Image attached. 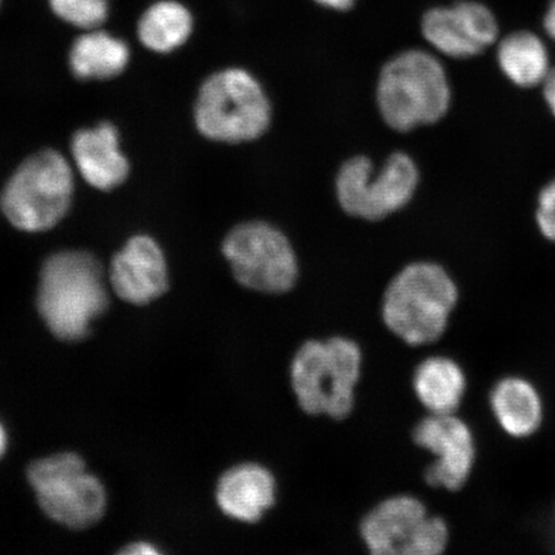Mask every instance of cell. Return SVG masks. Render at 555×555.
I'll use <instances>...</instances> for the list:
<instances>
[{
    "label": "cell",
    "mask_w": 555,
    "mask_h": 555,
    "mask_svg": "<svg viewBox=\"0 0 555 555\" xmlns=\"http://www.w3.org/2000/svg\"><path fill=\"white\" fill-rule=\"evenodd\" d=\"M457 301L460 289L446 268L416 261L388 284L382 298V321L409 346L431 345L447 332Z\"/></svg>",
    "instance_id": "obj_1"
},
{
    "label": "cell",
    "mask_w": 555,
    "mask_h": 555,
    "mask_svg": "<svg viewBox=\"0 0 555 555\" xmlns=\"http://www.w3.org/2000/svg\"><path fill=\"white\" fill-rule=\"evenodd\" d=\"M107 305L101 263L93 255L64 251L46 260L40 273L38 309L55 337L80 341Z\"/></svg>",
    "instance_id": "obj_2"
},
{
    "label": "cell",
    "mask_w": 555,
    "mask_h": 555,
    "mask_svg": "<svg viewBox=\"0 0 555 555\" xmlns=\"http://www.w3.org/2000/svg\"><path fill=\"white\" fill-rule=\"evenodd\" d=\"M362 364V350L350 338L337 336L304 343L289 366L291 387L298 406L309 415L346 420L356 406Z\"/></svg>",
    "instance_id": "obj_3"
},
{
    "label": "cell",
    "mask_w": 555,
    "mask_h": 555,
    "mask_svg": "<svg viewBox=\"0 0 555 555\" xmlns=\"http://www.w3.org/2000/svg\"><path fill=\"white\" fill-rule=\"evenodd\" d=\"M377 103L385 122L400 133L440 121L451 103L446 68L426 51L395 55L380 69Z\"/></svg>",
    "instance_id": "obj_4"
},
{
    "label": "cell",
    "mask_w": 555,
    "mask_h": 555,
    "mask_svg": "<svg viewBox=\"0 0 555 555\" xmlns=\"http://www.w3.org/2000/svg\"><path fill=\"white\" fill-rule=\"evenodd\" d=\"M201 134L210 141L238 144L266 134L272 106L259 80L246 69L231 67L205 80L194 106Z\"/></svg>",
    "instance_id": "obj_5"
},
{
    "label": "cell",
    "mask_w": 555,
    "mask_h": 555,
    "mask_svg": "<svg viewBox=\"0 0 555 555\" xmlns=\"http://www.w3.org/2000/svg\"><path fill=\"white\" fill-rule=\"evenodd\" d=\"M74 173L65 156L46 150L30 156L7 182L0 208L10 223L27 233L50 231L72 206Z\"/></svg>",
    "instance_id": "obj_6"
},
{
    "label": "cell",
    "mask_w": 555,
    "mask_h": 555,
    "mask_svg": "<svg viewBox=\"0 0 555 555\" xmlns=\"http://www.w3.org/2000/svg\"><path fill=\"white\" fill-rule=\"evenodd\" d=\"M418 184L420 170L413 158L397 152L379 171L365 156L347 159L337 173L336 192L345 212L376 221L411 203Z\"/></svg>",
    "instance_id": "obj_7"
},
{
    "label": "cell",
    "mask_w": 555,
    "mask_h": 555,
    "mask_svg": "<svg viewBox=\"0 0 555 555\" xmlns=\"http://www.w3.org/2000/svg\"><path fill=\"white\" fill-rule=\"evenodd\" d=\"M223 254L241 286L266 295L295 287L297 256L286 234L266 221H247L228 233Z\"/></svg>",
    "instance_id": "obj_8"
},
{
    "label": "cell",
    "mask_w": 555,
    "mask_h": 555,
    "mask_svg": "<svg viewBox=\"0 0 555 555\" xmlns=\"http://www.w3.org/2000/svg\"><path fill=\"white\" fill-rule=\"evenodd\" d=\"M27 477L41 509L55 522L80 530L103 516L106 491L79 455L64 453L35 462Z\"/></svg>",
    "instance_id": "obj_9"
},
{
    "label": "cell",
    "mask_w": 555,
    "mask_h": 555,
    "mask_svg": "<svg viewBox=\"0 0 555 555\" xmlns=\"http://www.w3.org/2000/svg\"><path fill=\"white\" fill-rule=\"evenodd\" d=\"M360 537L373 555H440L450 543L446 519L429 516L426 505L411 495L374 506L360 522Z\"/></svg>",
    "instance_id": "obj_10"
},
{
    "label": "cell",
    "mask_w": 555,
    "mask_h": 555,
    "mask_svg": "<svg viewBox=\"0 0 555 555\" xmlns=\"http://www.w3.org/2000/svg\"><path fill=\"white\" fill-rule=\"evenodd\" d=\"M416 447L436 460L425 470V481L435 489L460 491L476 463V441L470 427L455 414H428L413 429Z\"/></svg>",
    "instance_id": "obj_11"
},
{
    "label": "cell",
    "mask_w": 555,
    "mask_h": 555,
    "mask_svg": "<svg viewBox=\"0 0 555 555\" xmlns=\"http://www.w3.org/2000/svg\"><path fill=\"white\" fill-rule=\"evenodd\" d=\"M422 34L448 57L470 59L495 43L499 27L488 7L462 0L429 10L422 20Z\"/></svg>",
    "instance_id": "obj_12"
},
{
    "label": "cell",
    "mask_w": 555,
    "mask_h": 555,
    "mask_svg": "<svg viewBox=\"0 0 555 555\" xmlns=\"http://www.w3.org/2000/svg\"><path fill=\"white\" fill-rule=\"evenodd\" d=\"M168 266L158 243L150 235H134L109 268L111 286L122 300L145 305L168 289Z\"/></svg>",
    "instance_id": "obj_13"
},
{
    "label": "cell",
    "mask_w": 555,
    "mask_h": 555,
    "mask_svg": "<svg viewBox=\"0 0 555 555\" xmlns=\"http://www.w3.org/2000/svg\"><path fill=\"white\" fill-rule=\"evenodd\" d=\"M276 501L275 477L259 463H242L228 469L217 485V503L229 518L243 524L261 520Z\"/></svg>",
    "instance_id": "obj_14"
},
{
    "label": "cell",
    "mask_w": 555,
    "mask_h": 555,
    "mask_svg": "<svg viewBox=\"0 0 555 555\" xmlns=\"http://www.w3.org/2000/svg\"><path fill=\"white\" fill-rule=\"evenodd\" d=\"M72 152L81 177L96 190H114L129 176V162L120 151L119 131L113 124L79 130L73 138Z\"/></svg>",
    "instance_id": "obj_15"
},
{
    "label": "cell",
    "mask_w": 555,
    "mask_h": 555,
    "mask_svg": "<svg viewBox=\"0 0 555 555\" xmlns=\"http://www.w3.org/2000/svg\"><path fill=\"white\" fill-rule=\"evenodd\" d=\"M492 415L505 435L529 439L544 423V400L533 382L522 376H505L490 391Z\"/></svg>",
    "instance_id": "obj_16"
},
{
    "label": "cell",
    "mask_w": 555,
    "mask_h": 555,
    "mask_svg": "<svg viewBox=\"0 0 555 555\" xmlns=\"http://www.w3.org/2000/svg\"><path fill=\"white\" fill-rule=\"evenodd\" d=\"M130 47L113 33L96 27L82 31L73 41L68 65L80 80H108L125 72Z\"/></svg>",
    "instance_id": "obj_17"
},
{
    "label": "cell",
    "mask_w": 555,
    "mask_h": 555,
    "mask_svg": "<svg viewBox=\"0 0 555 555\" xmlns=\"http://www.w3.org/2000/svg\"><path fill=\"white\" fill-rule=\"evenodd\" d=\"M413 388L429 414H455L467 392V377L454 359L431 357L415 367Z\"/></svg>",
    "instance_id": "obj_18"
},
{
    "label": "cell",
    "mask_w": 555,
    "mask_h": 555,
    "mask_svg": "<svg viewBox=\"0 0 555 555\" xmlns=\"http://www.w3.org/2000/svg\"><path fill=\"white\" fill-rule=\"evenodd\" d=\"M194 16L182 0H151L137 21V37L149 51L168 54L186 44Z\"/></svg>",
    "instance_id": "obj_19"
},
{
    "label": "cell",
    "mask_w": 555,
    "mask_h": 555,
    "mask_svg": "<svg viewBox=\"0 0 555 555\" xmlns=\"http://www.w3.org/2000/svg\"><path fill=\"white\" fill-rule=\"evenodd\" d=\"M498 62L506 78L522 88L543 85L552 68L543 40L530 31L505 37L498 47Z\"/></svg>",
    "instance_id": "obj_20"
},
{
    "label": "cell",
    "mask_w": 555,
    "mask_h": 555,
    "mask_svg": "<svg viewBox=\"0 0 555 555\" xmlns=\"http://www.w3.org/2000/svg\"><path fill=\"white\" fill-rule=\"evenodd\" d=\"M52 15L81 31L96 29L107 23L114 0H46Z\"/></svg>",
    "instance_id": "obj_21"
},
{
    "label": "cell",
    "mask_w": 555,
    "mask_h": 555,
    "mask_svg": "<svg viewBox=\"0 0 555 555\" xmlns=\"http://www.w3.org/2000/svg\"><path fill=\"white\" fill-rule=\"evenodd\" d=\"M537 220L544 237L555 242V179L540 193Z\"/></svg>",
    "instance_id": "obj_22"
},
{
    "label": "cell",
    "mask_w": 555,
    "mask_h": 555,
    "mask_svg": "<svg viewBox=\"0 0 555 555\" xmlns=\"http://www.w3.org/2000/svg\"><path fill=\"white\" fill-rule=\"evenodd\" d=\"M544 99L550 106L552 114L555 116V67L551 68L544 82Z\"/></svg>",
    "instance_id": "obj_23"
},
{
    "label": "cell",
    "mask_w": 555,
    "mask_h": 555,
    "mask_svg": "<svg viewBox=\"0 0 555 555\" xmlns=\"http://www.w3.org/2000/svg\"><path fill=\"white\" fill-rule=\"evenodd\" d=\"M315 3L325 7V9L335 11L350 10L357 0H314Z\"/></svg>",
    "instance_id": "obj_24"
},
{
    "label": "cell",
    "mask_w": 555,
    "mask_h": 555,
    "mask_svg": "<svg viewBox=\"0 0 555 555\" xmlns=\"http://www.w3.org/2000/svg\"><path fill=\"white\" fill-rule=\"evenodd\" d=\"M544 27L546 33L550 34V37L555 40V0H553L550 9H547L544 18Z\"/></svg>",
    "instance_id": "obj_25"
},
{
    "label": "cell",
    "mask_w": 555,
    "mask_h": 555,
    "mask_svg": "<svg viewBox=\"0 0 555 555\" xmlns=\"http://www.w3.org/2000/svg\"><path fill=\"white\" fill-rule=\"evenodd\" d=\"M124 553L127 554H157V550L154 546H151L150 544H133L128 547V550H125Z\"/></svg>",
    "instance_id": "obj_26"
},
{
    "label": "cell",
    "mask_w": 555,
    "mask_h": 555,
    "mask_svg": "<svg viewBox=\"0 0 555 555\" xmlns=\"http://www.w3.org/2000/svg\"><path fill=\"white\" fill-rule=\"evenodd\" d=\"M7 443H9V439H7L5 429L0 423V457H2L7 450Z\"/></svg>",
    "instance_id": "obj_27"
},
{
    "label": "cell",
    "mask_w": 555,
    "mask_h": 555,
    "mask_svg": "<svg viewBox=\"0 0 555 555\" xmlns=\"http://www.w3.org/2000/svg\"><path fill=\"white\" fill-rule=\"evenodd\" d=\"M4 0H0V10H2Z\"/></svg>",
    "instance_id": "obj_28"
}]
</instances>
